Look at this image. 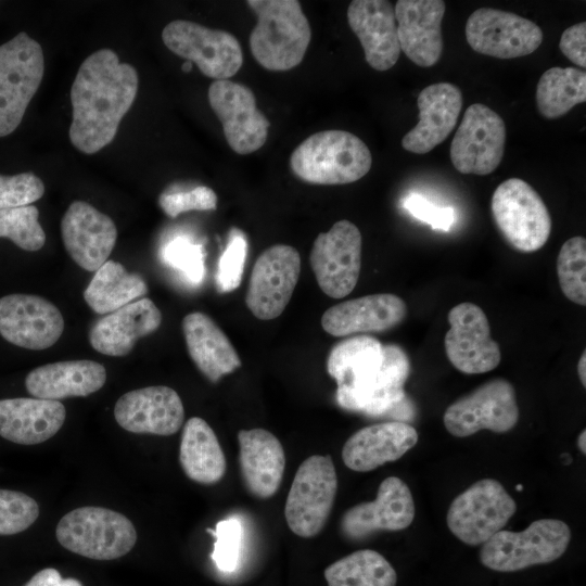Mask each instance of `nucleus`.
I'll return each instance as SVG.
<instances>
[{
	"instance_id": "obj_1",
	"label": "nucleus",
	"mask_w": 586,
	"mask_h": 586,
	"mask_svg": "<svg viewBox=\"0 0 586 586\" xmlns=\"http://www.w3.org/2000/svg\"><path fill=\"white\" fill-rule=\"evenodd\" d=\"M327 370L343 409L378 417L395 415L407 403L404 386L410 362L397 345H383L369 335L349 336L331 348Z\"/></svg>"
},
{
	"instance_id": "obj_2",
	"label": "nucleus",
	"mask_w": 586,
	"mask_h": 586,
	"mask_svg": "<svg viewBox=\"0 0 586 586\" xmlns=\"http://www.w3.org/2000/svg\"><path fill=\"white\" fill-rule=\"evenodd\" d=\"M136 68L111 49H100L81 63L71 88L69 140L85 154L110 144L138 91Z\"/></svg>"
},
{
	"instance_id": "obj_3",
	"label": "nucleus",
	"mask_w": 586,
	"mask_h": 586,
	"mask_svg": "<svg viewBox=\"0 0 586 586\" xmlns=\"http://www.w3.org/2000/svg\"><path fill=\"white\" fill-rule=\"evenodd\" d=\"M257 23L250 35L252 55L264 68L289 71L304 59L311 30L296 0H249Z\"/></svg>"
},
{
	"instance_id": "obj_4",
	"label": "nucleus",
	"mask_w": 586,
	"mask_h": 586,
	"mask_svg": "<svg viewBox=\"0 0 586 586\" xmlns=\"http://www.w3.org/2000/svg\"><path fill=\"white\" fill-rule=\"evenodd\" d=\"M372 155L366 143L345 130H324L306 138L292 152L290 167L314 184L352 183L368 174Z\"/></svg>"
},
{
	"instance_id": "obj_5",
	"label": "nucleus",
	"mask_w": 586,
	"mask_h": 586,
	"mask_svg": "<svg viewBox=\"0 0 586 586\" xmlns=\"http://www.w3.org/2000/svg\"><path fill=\"white\" fill-rule=\"evenodd\" d=\"M569 525L558 519H540L521 532L501 530L480 550L481 563L498 572H515L559 559L571 542Z\"/></svg>"
},
{
	"instance_id": "obj_6",
	"label": "nucleus",
	"mask_w": 586,
	"mask_h": 586,
	"mask_svg": "<svg viewBox=\"0 0 586 586\" xmlns=\"http://www.w3.org/2000/svg\"><path fill=\"white\" fill-rule=\"evenodd\" d=\"M55 536L65 549L93 560L120 558L137 542L136 528L128 518L92 506L74 509L62 517Z\"/></svg>"
},
{
	"instance_id": "obj_7",
	"label": "nucleus",
	"mask_w": 586,
	"mask_h": 586,
	"mask_svg": "<svg viewBox=\"0 0 586 586\" xmlns=\"http://www.w3.org/2000/svg\"><path fill=\"white\" fill-rule=\"evenodd\" d=\"M492 215L496 227L514 250L533 253L549 239L551 218L536 190L520 178L501 182L492 196Z\"/></svg>"
},
{
	"instance_id": "obj_8",
	"label": "nucleus",
	"mask_w": 586,
	"mask_h": 586,
	"mask_svg": "<svg viewBox=\"0 0 586 586\" xmlns=\"http://www.w3.org/2000/svg\"><path fill=\"white\" fill-rule=\"evenodd\" d=\"M43 74L42 48L25 31L0 46V137L21 124Z\"/></svg>"
},
{
	"instance_id": "obj_9",
	"label": "nucleus",
	"mask_w": 586,
	"mask_h": 586,
	"mask_svg": "<svg viewBox=\"0 0 586 586\" xmlns=\"http://www.w3.org/2000/svg\"><path fill=\"white\" fill-rule=\"evenodd\" d=\"M337 491V475L332 458L314 455L298 467L288 493L284 517L297 536L310 538L327 524Z\"/></svg>"
},
{
	"instance_id": "obj_10",
	"label": "nucleus",
	"mask_w": 586,
	"mask_h": 586,
	"mask_svg": "<svg viewBox=\"0 0 586 586\" xmlns=\"http://www.w3.org/2000/svg\"><path fill=\"white\" fill-rule=\"evenodd\" d=\"M517 510L514 499L495 479H482L459 494L447 511V526L462 543L483 545L504 530Z\"/></svg>"
},
{
	"instance_id": "obj_11",
	"label": "nucleus",
	"mask_w": 586,
	"mask_h": 586,
	"mask_svg": "<svg viewBox=\"0 0 586 586\" xmlns=\"http://www.w3.org/2000/svg\"><path fill=\"white\" fill-rule=\"evenodd\" d=\"M164 44L175 54L195 63L201 73L215 80H226L243 64L239 40L229 31L176 20L162 31Z\"/></svg>"
},
{
	"instance_id": "obj_12",
	"label": "nucleus",
	"mask_w": 586,
	"mask_h": 586,
	"mask_svg": "<svg viewBox=\"0 0 586 586\" xmlns=\"http://www.w3.org/2000/svg\"><path fill=\"white\" fill-rule=\"evenodd\" d=\"M520 410L513 385L506 379L489 380L450 404L443 422L453 436L467 437L481 430L505 433L515 426Z\"/></svg>"
},
{
	"instance_id": "obj_13",
	"label": "nucleus",
	"mask_w": 586,
	"mask_h": 586,
	"mask_svg": "<svg viewBox=\"0 0 586 586\" xmlns=\"http://www.w3.org/2000/svg\"><path fill=\"white\" fill-rule=\"evenodd\" d=\"M362 238L349 220H339L317 235L309 262L319 288L332 298L348 295L361 269Z\"/></svg>"
},
{
	"instance_id": "obj_14",
	"label": "nucleus",
	"mask_w": 586,
	"mask_h": 586,
	"mask_svg": "<svg viewBox=\"0 0 586 586\" xmlns=\"http://www.w3.org/2000/svg\"><path fill=\"white\" fill-rule=\"evenodd\" d=\"M505 142L500 115L482 103L471 104L451 140L450 161L461 174L488 175L501 163Z\"/></svg>"
},
{
	"instance_id": "obj_15",
	"label": "nucleus",
	"mask_w": 586,
	"mask_h": 586,
	"mask_svg": "<svg viewBox=\"0 0 586 586\" xmlns=\"http://www.w3.org/2000/svg\"><path fill=\"white\" fill-rule=\"evenodd\" d=\"M301 273V257L291 245L276 244L257 257L245 304L260 320L279 317L289 304Z\"/></svg>"
},
{
	"instance_id": "obj_16",
	"label": "nucleus",
	"mask_w": 586,
	"mask_h": 586,
	"mask_svg": "<svg viewBox=\"0 0 586 586\" xmlns=\"http://www.w3.org/2000/svg\"><path fill=\"white\" fill-rule=\"evenodd\" d=\"M543 31L531 20L515 13L480 8L466 23V39L477 53L496 59H515L536 51Z\"/></svg>"
},
{
	"instance_id": "obj_17",
	"label": "nucleus",
	"mask_w": 586,
	"mask_h": 586,
	"mask_svg": "<svg viewBox=\"0 0 586 586\" xmlns=\"http://www.w3.org/2000/svg\"><path fill=\"white\" fill-rule=\"evenodd\" d=\"M449 330L444 337V348L450 364L467 374L494 370L501 361V351L491 336L488 319L474 303L462 302L447 316Z\"/></svg>"
},
{
	"instance_id": "obj_18",
	"label": "nucleus",
	"mask_w": 586,
	"mask_h": 586,
	"mask_svg": "<svg viewBox=\"0 0 586 586\" xmlns=\"http://www.w3.org/2000/svg\"><path fill=\"white\" fill-rule=\"evenodd\" d=\"M207 97L232 151L245 155L265 144L270 123L257 109L256 98L249 87L228 79L215 80Z\"/></svg>"
},
{
	"instance_id": "obj_19",
	"label": "nucleus",
	"mask_w": 586,
	"mask_h": 586,
	"mask_svg": "<svg viewBox=\"0 0 586 586\" xmlns=\"http://www.w3.org/2000/svg\"><path fill=\"white\" fill-rule=\"evenodd\" d=\"M63 331V316L50 301L24 293L0 298V335L9 343L42 351L54 345Z\"/></svg>"
},
{
	"instance_id": "obj_20",
	"label": "nucleus",
	"mask_w": 586,
	"mask_h": 586,
	"mask_svg": "<svg viewBox=\"0 0 586 586\" xmlns=\"http://www.w3.org/2000/svg\"><path fill=\"white\" fill-rule=\"evenodd\" d=\"M416 507L408 485L397 476L382 481L372 501L357 504L341 519V532L358 540L378 532H397L413 521Z\"/></svg>"
},
{
	"instance_id": "obj_21",
	"label": "nucleus",
	"mask_w": 586,
	"mask_h": 586,
	"mask_svg": "<svg viewBox=\"0 0 586 586\" xmlns=\"http://www.w3.org/2000/svg\"><path fill=\"white\" fill-rule=\"evenodd\" d=\"M114 417L128 432L169 436L182 426L184 408L174 388L155 385L122 395L115 404Z\"/></svg>"
},
{
	"instance_id": "obj_22",
	"label": "nucleus",
	"mask_w": 586,
	"mask_h": 586,
	"mask_svg": "<svg viewBox=\"0 0 586 586\" xmlns=\"http://www.w3.org/2000/svg\"><path fill=\"white\" fill-rule=\"evenodd\" d=\"M64 247L87 271H97L111 255L117 228L111 217L84 201L73 202L61 220Z\"/></svg>"
},
{
	"instance_id": "obj_23",
	"label": "nucleus",
	"mask_w": 586,
	"mask_h": 586,
	"mask_svg": "<svg viewBox=\"0 0 586 586\" xmlns=\"http://www.w3.org/2000/svg\"><path fill=\"white\" fill-rule=\"evenodd\" d=\"M407 313L399 296L375 293L331 306L321 317V327L333 336L383 332L400 324Z\"/></svg>"
},
{
	"instance_id": "obj_24",
	"label": "nucleus",
	"mask_w": 586,
	"mask_h": 586,
	"mask_svg": "<svg viewBox=\"0 0 586 586\" xmlns=\"http://www.w3.org/2000/svg\"><path fill=\"white\" fill-rule=\"evenodd\" d=\"M400 51L421 67L435 65L443 52L441 0H398L394 7Z\"/></svg>"
},
{
	"instance_id": "obj_25",
	"label": "nucleus",
	"mask_w": 586,
	"mask_h": 586,
	"mask_svg": "<svg viewBox=\"0 0 586 586\" xmlns=\"http://www.w3.org/2000/svg\"><path fill=\"white\" fill-rule=\"evenodd\" d=\"M347 22L373 69L384 72L396 64L400 47L395 10L390 1L354 0L347 8Z\"/></svg>"
},
{
	"instance_id": "obj_26",
	"label": "nucleus",
	"mask_w": 586,
	"mask_h": 586,
	"mask_svg": "<svg viewBox=\"0 0 586 586\" xmlns=\"http://www.w3.org/2000/svg\"><path fill=\"white\" fill-rule=\"evenodd\" d=\"M419 123L402 139V146L425 154L441 144L458 123L462 107L461 90L450 82H436L422 89L417 98Z\"/></svg>"
},
{
	"instance_id": "obj_27",
	"label": "nucleus",
	"mask_w": 586,
	"mask_h": 586,
	"mask_svg": "<svg viewBox=\"0 0 586 586\" xmlns=\"http://www.w3.org/2000/svg\"><path fill=\"white\" fill-rule=\"evenodd\" d=\"M418 442V432L403 421L381 422L352 434L342 448L344 464L356 472H369L402 458Z\"/></svg>"
},
{
	"instance_id": "obj_28",
	"label": "nucleus",
	"mask_w": 586,
	"mask_h": 586,
	"mask_svg": "<svg viewBox=\"0 0 586 586\" xmlns=\"http://www.w3.org/2000/svg\"><path fill=\"white\" fill-rule=\"evenodd\" d=\"M161 323V310L153 301L142 297L98 319L90 328L89 342L103 355L123 357Z\"/></svg>"
},
{
	"instance_id": "obj_29",
	"label": "nucleus",
	"mask_w": 586,
	"mask_h": 586,
	"mask_svg": "<svg viewBox=\"0 0 586 586\" xmlns=\"http://www.w3.org/2000/svg\"><path fill=\"white\" fill-rule=\"evenodd\" d=\"M238 442L240 470L247 491L260 499L272 497L282 483L285 468L282 444L260 428L239 431Z\"/></svg>"
},
{
	"instance_id": "obj_30",
	"label": "nucleus",
	"mask_w": 586,
	"mask_h": 586,
	"mask_svg": "<svg viewBox=\"0 0 586 586\" xmlns=\"http://www.w3.org/2000/svg\"><path fill=\"white\" fill-rule=\"evenodd\" d=\"M66 418L59 400L41 398L0 399V436L21 445H36L54 436Z\"/></svg>"
},
{
	"instance_id": "obj_31",
	"label": "nucleus",
	"mask_w": 586,
	"mask_h": 586,
	"mask_svg": "<svg viewBox=\"0 0 586 586\" xmlns=\"http://www.w3.org/2000/svg\"><path fill=\"white\" fill-rule=\"evenodd\" d=\"M105 381L103 365L86 359L66 360L33 369L25 378V386L36 398L59 400L88 396L99 391Z\"/></svg>"
},
{
	"instance_id": "obj_32",
	"label": "nucleus",
	"mask_w": 586,
	"mask_h": 586,
	"mask_svg": "<svg viewBox=\"0 0 586 586\" xmlns=\"http://www.w3.org/2000/svg\"><path fill=\"white\" fill-rule=\"evenodd\" d=\"M182 331L191 359L211 382L219 381L241 366L232 343L206 314L193 311L184 316Z\"/></svg>"
},
{
	"instance_id": "obj_33",
	"label": "nucleus",
	"mask_w": 586,
	"mask_h": 586,
	"mask_svg": "<svg viewBox=\"0 0 586 586\" xmlns=\"http://www.w3.org/2000/svg\"><path fill=\"white\" fill-rule=\"evenodd\" d=\"M179 462L184 474L200 484H215L226 473V457L209 424L200 417L190 418L183 425Z\"/></svg>"
},
{
	"instance_id": "obj_34",
	"label": "nucleus",
	"mask_w": 586,
	"mask_h": 586,
	"mask_svg": "<svg viewBox=\"0 0 586 586\" xmlns=\"http://www.w3.org/2000/svg\"><path fill=\"white\" fill-rule=\"evenodd\" d=\"M148 293L145 280L128 272L120 263L107 259L84 291L88 306L97 314L113 313Z\"/></svg>"
},
{
	"instance_id": "obj_35",
	"label": "nucleus",
	"mask_w": 586,
	"mask_h": 586,
	"mask_svg": "<svg viewBox=\"0 0 586 586\" xmlns=\"http://www.w3.org/2000/svg\"><path fill=\"white\" fill-rule=\"evenodd\" d=\"M585 101V71L555 66L544 72L537 82V110L547 119L559 118Z\"/></svg>"
},
{
	"instance_id": "obj_36",
	"label": "nucleus",
	"mask_w": 586,
	"mask_h": 586,
	"mask_svg": "<svg viewBox=\"0 0 586 586\" xmlns=\"http://www.w3.org/2000/svg\"><path fill=\"white\" fill-rule=\"evenodd\" d=\"M328 586H396L397 574L378 551L361 549L333 562L324 570Z\"/></svg>"
},
{
	"instance_id": "obj_37",
	"label": "nucleus",
	"mask_w": 586,
	"mask_h": 586,
	"mask_svg": "<svg viewBox=\"0 0 586 586\" xmlns=\"http://www.w3.org/2000/svg\"><path fill=\"white\" fill-rule=\"evenodd\" d=\"M557 276L562 293L571 302L586 305V240L573 237L566 240L557 257Z\"/></svg>"
},
{
	"instance_id": "obj_38",
	"label": "nucleus",
	"mask_w": 586,
	"mask_h": 586,
	"mask_svg": "<svg viewBox=\"0 0 586 586\" xmlns=\"http://www.w3.org/2000/svg\"><path fill=\"white\" fill-rule=\"evenodd\" d=\"M0 238L10 239L24 251H39L46 233L39 222V211L34 205L0 209Z\"/></svg>"
},
{
	"instance_id": "obj_39",
	"label": "nucleus",
	"mask_w": 586,
	"mask_h": 586,
	"mask_svg": "<svg viewBox=\"0 0 586 586\" xmlns=\"http://www.w3.org/2000/svg\"><path fill=\"white\" fill-rule=\"evenodd\" d=\"M39 517V506L30 496L0 489V535H14L27 530Z\"/></svg>"
},
{
	"instance_id": "obj_40",
	"label": "nucleus",
	"mask_w": 586,
	"mask_h": 586,
	"mask_svg": "<svg viewBox=\"0 0 586 586\" xmlns=\"http://www.w3.org/2000/svg\"><path fill=\"white\" fill-rule=\"evenodd\" d=\"M246 253L247 242L242 231L235 228L231 229L216 273V285L219 292H231L239 286L243 275Z\"/></svg>"
},
{
	"instance_id": "obj_41",
	"label": "nucleus",
	"mask_w": 586,
	"mask_h": 586,
	"mask_svg": "<svg viewBox=\"0 0 586 586\" xmlns=\"http://www.w3.org/2000/svg\"><path fill=\"white\" fill-rule=\"evenodd\" d=\"M215 538L212 559L216 566L222 572L235 570L241 551L243 528L239 520L227 519L216 524V528H207Z\"/></svg>"
},
{
	"instance_id": "obj_42",
	"label": "nucleus",
	"mask_w": 586,
	"mask_h": 586,
	"mask_svg": "<svg viewBox=\"0 0 586 586\" xmlns=\"http://www.w3.org/2000/svg\"><path fill=\"white\" fill-rule=\"evenodd\" d=\"M43 193L42 180L33 173L0 175V209L30 205L41 199Z\"/></svg>"
},
{
	"instance_id": "obj_43",
	"label": "nucleus",
	"mask_w": 586,
	"mask_h": 586,
	"mask_svg": "<svg viewBox=\"0 0 586 586\" xmlns=\"http://www.w3.org/2000/svg\"><path fill=\"white\" fill-rule=\"evenodd\" d=\"M166 264L181 271L192 283L202 282L205 275L202 247L184 238H176L163 250Z\"/></svg>"
},
{
	"instance_id": "obj_44",
	"label": "nucleus",
	"mask_w": 586,
	"mask_h": 586,
	"mask_svg": "<svg viewBox=\"0 0 586 586\" xmlns=\"http://www.w3.org/2000/svg\"><path fill=\"white\" fill-rule=\"evenodd\" d=\"M160 207L171 218L189 211H213L217 207V195L213 189L199 186L190 191L164 193L158 199Z\"/></svg>"
},
{
	"instance_id": "obj_45",
	"label": "nucleus",
	"mask_w": 586,
	"mask_h": 586,
	"mask_svg": "<svg viewBox=\"0 0 586 586\" xmlns=\"http://www.w3.org/2000/svg\"><path fill=\"white\" fill-rule=\"evenodd\" d=\"M403 207L415 218L436 230L448 231L454 222V209L451 207L437 206L417 193L407 195L403 202Z\"/></svg>"
},
{
	"instance_id": "obj_46",
	"label": "nucleus",
	"mask_w": 586,
	"mask_h": 586,
	"mask_svg": "<svg viewBox=\"0 0 586 586\" xmlns=\"http://www.w3.org/2000/svg\"><path fill=\"white\" fill-rule=\"evenodd\" d=\"M559 48L562 54L575 65L586 67V23L579 22L568 27L561 35Z\"/></svg>"
},
{
	"instance_id": "obj_47",
	"label": "nucleus",
	"mask_w": 586,
	"mask_h": 586,
	"mask_svg": "<svg viewBox=\"0 0 586 586\" xmlns=\"http://www.w3.org/2000/svg\"><path fill=\"white\" fill-rule=\"evenodd\" d=\"M25 586H82V584L76 578H63L58 570L47 568L37 572Z\"/></svg>"
},
{
	"instance_id": "obj_48",
	"label": "nucleus",
	"mask_w": 586,
	"mask_h": 586,
	"mask_svg": "<svg viewBox=\"0 0 586 586\" xmlns=\"http://www.w3.org/2000/svg\"><path fill=\"white\" fill-rule=\"evenodd\" d=\"M577 374L583 386H586V354L585 351L581 355L577 362Z\"/></svg>"
},
{
	"instance_id": "obj_49",
	"label": "nucleus",
	"mask_w": 586,
	"mask_h": 586,
	"mask_svg": "<svg viewBox=\"0 0 586 586\" xmlns=\"http://www.w3.org/2000/svg\"><path fill=\"white\" fill-rule=\"evenodd\" d=\"M577 447L585 455L586 454V432L583 430L577 437Z\"/></svg>"
},
{
	"instance_id": "obj_50",
	"label": "nucleus",
	"mask_w": 586,
	"mask_h": 586,
	"mask_svg": "<svg viewBox=\"0 0 586 586\" xmlns=\"http://www.w3.org/2000/svg\"><path fill=\"white\" fill-rule=\"evenodd\" d=\"M191 69H192V63L189 62V61L184 62L183 65H182V71L183 72H190Z\"/></svg>"
}]
</instances>
